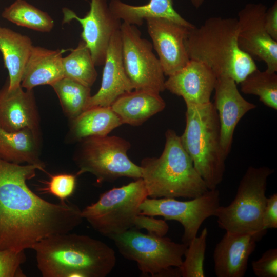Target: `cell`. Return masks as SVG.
<instances>
[{
  "mask_svg": "<svg viewBox=\"0 0 277 277\" xmlns=\"http://www.w3.org/2000/svg\"><path fill=\"white\" fill-rule=\"evenodd\" d=\"M37 170L46 172L36 165L0 158V250L31 249L44 238L70 232L83 221L76 205L52 203L31 190L27 181Z\"/></svg>",
  "mask_w": 277,
  "mask_h": 277,
  "instance_id": "obj_1",
  "label": "cell"
},
{
  "mask_svg": "<svg viewBox=\"0 0 277 277\" xmlns=\"http://www.w3.org/2000/svg\"><path fill=\"white\" fill-rule=\"evenodd\" d=\"M37 266L44 277H105L116 264L114 250L104 242L70 232L34 244Z\"/></svg>",
  "mask_w": 277,
  "mask_h": 277,
  "instance_id": "obj_2",
  "label": "cell"
},
{
  "mask_svg": "<svg viewBox=\"0 0 277 277\" xmlns=\"http://www.w3.org/2000/svg\"><path fill=\"white\" fill-rule=\"evenodd\" d=\"M238 32L236 18H207L200 27L189 29L185 45L189 59L207 65L217 77L240 83L258 68L253 58L240 48Z\"/></svg>",
  "mask_w": 277,
  "mask_h": 277,
  "instance_id": "obj_3",
  "label": "cell"
},
{
  "mask_svg": "<svg viewBox=\"0 0 277 277\" xmlns=\"http://www.w3.org/2000/svg\"><path fill=\"white\" fill-rule=\"evenodd\" d=\"M140 167L148 197L193 199L209 189L184 149L180 136L168 129L161 155L142 159Z\"/></svg>",
  "mask_w": 277,
  "mask_h": 277,
  "instance_id": "obj_4",
  "label": "cell"
},
{
  "mask_svg": "<svg viewBox=\"0 0 277 277\" xmlns=\"http://www.w3.org/2000/svg\"><path fill=\"white\" fill-rule=\"evenodd\" d=\"M186 105L181 143L208 189H217L223 179L226 159L221 146L217 111L211 102Z\"/></svg>",
  "mask_w": 277,
  "mask_h": 277,
  "instance_id": "obj_5",
  "label": "cell"
},
{
  "mask_svg": "<svg viewBox=\"0 0 277 277\" xmlns=\"http://www.w3.org/2000/svg\"><path fill=\"white\" fill-rule=\"evenodd\" d=\"M274 170L268 167H249L241 180L234 200L219 206L214 216L219 227L233 233L250 234L260 241L267 230L263 228L262 214L267 196L268 177Z\"/></svg>",
  "mask_w": 277,
  "mask_h": 277,
  "instance_id": "obj_6",
  "label": "cell"
},
{
  "mask_svg": "<svg viewBox=\"0 0 277 277\" xmlns=\"http://www.w3.org/2000/svg\"><path fill=\"white\" fill-rule=\"evenodd\" d=\"M111 240L124 258L136 262L142 274L153 277L181 276L178 267L187 248L185 244L134 228Z\"/></svg>",
  "mask_w": 277,
  "mask_h": 277,
  "instance_id": "obj_7",
  "label": "cell"
},
{
  "mask_svg": "<svg viewBox=\"0 0 277 277\" xmlns=\"http://www.w3.org/2000/svg\"><path fill=\"white\" fill-rule=\"evenodd\" d=\"M148 197L142 178L100 195L98 200L81 210L83 219L101 235L110 239L134 228L140 206Z\"/></svg>",
  "mask_w": 277,
  "mask_h": 277,
  "instance_id": "obj_8",
  "label": "cell"
},
{
  "mask_svg": "<svg viewBox=\"0 0 277 277\" xmlns=\"http://www.w3.org/2000/svg\"><path fill=\"white\" fill-rule=\"evenodd\" d=\"M73 160L78 168L76 175H93L97 183L114 182L126 177H142L140 166L128 156L130 143L117 136L90 137L78 142Z\"/></svg>",
  "mask_w": 277,
  "mask_h": 277,
  "instance_id": "obj_9",
  "label": "cell"
},
{
  "mask_svg": "<svg viewBox=\"0 0 277 277\" xmlns=\"http://www.w3.org/2000/svg\"><path fill=\"white\" fill-rule=\"evenodd\" d=\"M120 33L124 66L134 90L157 94L164 91L165 74L151 43L134 25L122 23Z\"/></svg>",
  "mask_w": 277,
  "mask_h": 277,
  "instance_id": "obj_10",
  "label": "cell"
},
{
  "mask_svg": "<svg viewBox=\"0 0 277 277\" xmlns=\"http://www.w3.org/2000/svg\"><path fill=\"white\" fill-rule=\"evenodd\" d=\"M220 206V192L217 189L208 190L202 195L188 201H179L175 198H146L140 206L141 214L163 217L174 220L183 226L182 243L187 246L197 236L204 221L213 216Z\"/></svg>",
  "mask_w": 277,
  "mask_h": 277,
  "instance_id": "obj_11",
  "label": "cell"
},
{
  "mask_svg": "<svg viewBox=\"0 0 277 277\" xmlns=\"http://www.w3.org/2000/svg\"><path fill=\"white\" fill-rule=\"evenodd\" d=\"M267 10L262 3H249L239 12L238 43L253 58L264 61L266 71L276 72L277 41L270 37L264 27Z\"/></svg>",
  "mask_w": 277,
  "mask_h": 277,
  "instance_id": "obj_12",
  "label": "cell"
},
{
  "mask_svg": "<svg viewBox=\"0 0 277 277\" xmlns=\"http://www.w3.org/2000/svg\"><path fill=\"white\" fill-rule=\"evenodd\" d=\"M90 10L83 18L72 10L63 9V23L75 19L82 25V39L90 51L95 66L104 65L112 35L120 29L121 21L111 12L106 0H91Z\"/></svg>",
  "mask_w": 277,
  "mask_h": 277,
  "instance_id": "obj_13",
  "label": "cell"
},
{
  "mask_svg": "<svg viewBox=\"0 0 277 277\" xmlns=\"http://www.w3.org/2000/svg\"><path fill=\"white\" fill-rule=\"evenodd\" d=\"M145 21L164 73L170 76L190 60L185 45L189 29L163 18H148Z\"/></svg>",
  "mask_w": 277,
  "mask_h": 277,
  "instance_id": "obj_14",
  "label": "cell"
},
{
  "mask_svg": "<svg viewBox=\"0 0 277 277\" xmlns=\"http://www.w3.org/2000/svg\"><path fill=\"white\" fill-rule=\"evenodd\" d=\"M236 84L231 78L217 77L214 89L213 103L219 117L221 146L226 158L231 150L238 124L248 112L256 107L242 96Z\"/></svg>",
  "mask_w": 277,
  "mask_h": 277,
  "instance_id": "obj_15",
  "label": "cell"
},
{
  "mask_svg": "<svg viewBox=\"0 0 277 277\" xmlns=\"http://www.w3.org/2000/svg\"><path fill=\"white\" fill-rule=\"evenodd\" d=\"M0 128L9 132L29 129L41 134L40 117L33 90L21 85L8 88V80L0 89Z\"/></svg>",
  "mask_w": 277,
  "mask_h": 277,
  "instance_id": "obj_16",
  "label": "cell"
},
{
  "mask_svg": "<svg viewBox=\"0 0 277 277\" xmlns=\"http://www.w3.org/2000/svg\"><path fill=\"white\" fill-rule=\"evenodd\" d=\"M101 87L89 98L85 110L94 107H111L122 94L134 89L124 66L120 29L112 35L107 49Z\"/></svg>",
  "mask_w": 277,
  "mask_h": 277,
  "instance_id": "obj_17",
  "label": "cell"
},
{
  "mask_svg": "<svg viewBox=\"0 0 277 277\" xmlns=\"http://www.w3.org/2000/svg\"><path fill=\"white\" fill-rule=\"evenodd\" d=\"M217 77L203 63L190 60L181 70L169 76L165 89L182 97L186 104L202 105L210 102Z\"/></svg>",
  "mask_w": 277,
  "mask_h": 277,
  "instance_id": "obj_18",
  "label": "cell"
},
{
  "mask_svg": "<svg viewBox=\"0 0 277 277\" xmlns=\"http://www.w3.org/2000/svg\"><path fill=\"white\" fill-rule=\"evenodd\" d=\"M257 239L250 234L226 232L214 248L213 259L217 277H243Z\"/></svg>",
  "mask_w": 277,
  "mask_h": 277,
  "instance_id": "obj_19",
  "label": "cell"
},
{
  "mask_svg": "<svg viewBox=\"0 0 277 277\" xmlns=\"http://www.w3.org/2000/svg\"><path fill=\"white\" fill-rule=\"evenodd\" d=\"M61 50L33 46L22 75L21 85L26 90L49 85L64 77Z\"/></svg>",
  "mask_w": 277,
  "mask_h": 277,
  "instance_id": "obj_20",
  "label": "cell"
},
{
  "mask_svg": "<svg viewBox=\"0 0 277 277\" xmlns=\"http://www.w3.org/2000/svg\"><path fill=\"white\" fill-rule=\"evenodd\" d=\"M165 106V102L160 94L134 90L119 96L111 108L123 124L138 126L163 111Z\"/></svg>",
  "mask_w": 277,
  "mask_h": 277,
  "instance_id": "obj_21",
  "label": "cell"
},
{
  "mask_svg": "<svg viewBox=\"0 0 277 277\" xmlns=\"http://www.w3.org/2000/svg\"><path fill=\"white\" fill-rule=\"evenodd\" d=\"M109 7L116 18L132 25L141 26L148 18H163L189 29L195 27L176 11L172 0H149L147 4L142 6L129 5L121 0H111Z\"/></svg>",
  "mask_w": 277,
  "mask_h": 277,
  "instance_id": "obj_22",
  "label": "cell"
},
{
  "mask_svg": "<svg viewBox=\"0 0 277 277\" xmlns=\"http://www.w3.org/2000/svg\"><path fill=\"white\" fill-rule=\"evenodd\" d=\"M39 134L29 129L9 132L0 128V158L17 164L36 165L45 169L40 158Z\"/></svg>",
  "mask_w": 277,
  "mask_h": 277,
  "instance_id": "obj_23",
  "label": "cell"
},
{
  "mask_svg": "<svg viewBox=\"0 0 277 277\" xmlns=\"http://www.w3.org/2000/svg\"><path fill=\"white\" fill-rule=\"evenodd\" d=\"M33 46L28 36L0 26V51L8 72L9 89H14L21 86Z\"/></svg>",
  "mask_w": 277,
  "mask_h": 277,
  "instance_id": "obj_24",
  "label": "cell"
},
{
  "mask_svg": "<svg viewBox=\"0 0 277 277\" xmlns=\"http://www.w3.org/2000/svg\"><path fill=\"white\" fill-rule=\"evenodd\" d=\"M70 122L67 140L77 143L90 137L108 135L123 124L111 107L102 106L87 109Z\"/></svg>",
  "mask_w": 277,
  "mask_h": 277,
  "instance_id": "obj_25",
  "label": "cell"
},
{
  "mask_svg": "<svg viewBox=\"0 0 277 277\" xmlns=\"http://www.w3.org/2000/svg\"><path fill=\"white\" fill-rule=\"evenodd\" d=\"M3 18L16 24L42 32H49L54 23L52 17L25 0H15L6 7L1 14Z\"/></svg>",
  "mask_w": 277,
  "mask_h": 277,
  "instance_id": "obj_26",
  "label": "cell"
},
{
  "mask_svg": "<svg viewBox=\"0 0 277 277\" xmlns=\"http://www.w3.org/2000/svg\"><path fill=\"white\" fill-rule=\"evenodd\" d=\"M56 94L65 115L71 120L85 111L90 98V87L64 77L50 85Z\"/></svg>",
  "mask_w": 277,
  "mask_h": 277,
  "instance_id": "obj_27",
  "label": "cell"
},
{
  "mask_svg": "<svg viewBox=\"0 0 277 277\" xmlns=\"http://www.w3.org/2000/svg\"><path fill=\"white\" fill-rule=\"evenodd\" d=\"M64 77L90 87L95 82L97 73L90 51L81 39L70 54L63 57Z\"/></svg>",
  "mask_w": 277,
  "mask_h": 277,
  "instance_id": "obj_28",
  "label": "cell"
},
{
  "mask_svg": "<svg viewBox=\"0 0 277 277\" xmlns=\"http://www.w3.org/2000/svg\"><path fill=\"white\" fill-rule=\"evenodd\" d=\"M241 90L246 94L258 96L266 106L277 110V74L258 69L240 83Z\"/></svg>",
  "mask_w": 277,
  "mask_h": 277,
  "instance_id": "obj_29",
  "label": "cell"
},
{
  "mask_svg": "<svg viewBox=\"0 0 277 277\" xmlns=\"http://www.w3.org/2000/svg\"><path fill=\"white\" fill-rule=\"evenodd\" d=\"M208 230L205 227L201 233L188 245L181 266L178 267L181 276L204 277V270Z\"/></svg>",
  "mask_w": 277,
  "mask_h": 277,
  "instance_id": "obj_30",
  "label": "cell"
},
{
  "mask_svg": "<svg viewBox=\"0 0 277 277\" xmlns=\"http://www.w3.org/2000/svg\"><path fill=\"white\" fill-rule=\"evenodd\" d=\"M77 175L69 173L49 175V180L45 182V186L38 188L42 194H48L65 202L74 193L76 186Z\"/></svg>",
  "mask_w": 277,
  "mask_h": 277,
  "instance_id": "obj_31",
  "label": "cell"
},
{
  "mask_svg": "<svg viewBox=\"0 0 277 277\" xmlns=\"http://www.w3.org/2000/svg\"><path fill=\"white\" fill-rule=\"evenodd\" d=\"M26 259L25 250H0V277H26L21 266Z\"/></svg>",
  "mask_w": 277,
  "mask_h": 277,
  "instance_id": "obj_32",
  "label": "cell"
},
{
  "mask_svg": "<svg viewBox=\"0 0 277 277\" xmlns=\"http://www.w3.org/2000/svg\"><path fill=\"white\" fill-rule=\"evenodd\" d=\"M251 265L257 277H276L277 249L265 251L259 259L252 261Z\"/></svg>",
  "mask_w": 277,
  "mask_h": 277,
  "instance_id": "obj_33",
  "label": "cell"
},
{
  "mask_svg": "<svg viewBox=\"0 0 277 277\" xmlns=\"http://www.w3.org/2000/svg\"><path fill=\"white\" fill-rule=\"evenodd\" d=\"M154 217L139 214L135 220L133 228L138 230L145 229L149 233L165 236L169 230L168 225L165 221Z\"/></svg>",
  "mask_w": 277,
  "mask_h": 277,
  "instance_id": "obj_34",
  "label": "cell"
},
{
  "mask_svg": "<svg viewBox=\"0 0 277 277\" xmlns=\"http://www.w3.org/2000/svg\"><path fill=\"white\" fill-rule=\"evenodd\" d=\"M263 228L267 230L277 228V194L274 193L267 197L262 214Z\"/></svg>",
  "mask_w": 277,
  "mask_h": 277,
  "instance_id": "obj_35",
  "label": "cell"
},
{
  "mask_svg": "<svg viewBox=\"0 0 277 277\" xmlns=\"http://www.w3.org/2000/svg\"><path fill=\"white\" fill-rule=\"evenodd\" d=\"M264 27L270 37L277 41V2L267 10L264 18Z\"/></svg>",
  "mask_w": 277,
  "mask_h": 277,
  "instance_id": "obj_36",
  "label": "cell"
},
{
  "mask_svg": "<svg viewBox=\"0 0 277 277\" xmlns=\"http://www.w3.org/2000/svg\"><path fill=\"white\" fill-rule=\"evenodd\" d=\"M192 5L196 8H199L203 4L204 0H190Z\"/></svg>",
  "mask_w": 277,
  "mask_h": 277,
  "instance_id": "obj_37",
  "label": "cell"
}]
</instances>
